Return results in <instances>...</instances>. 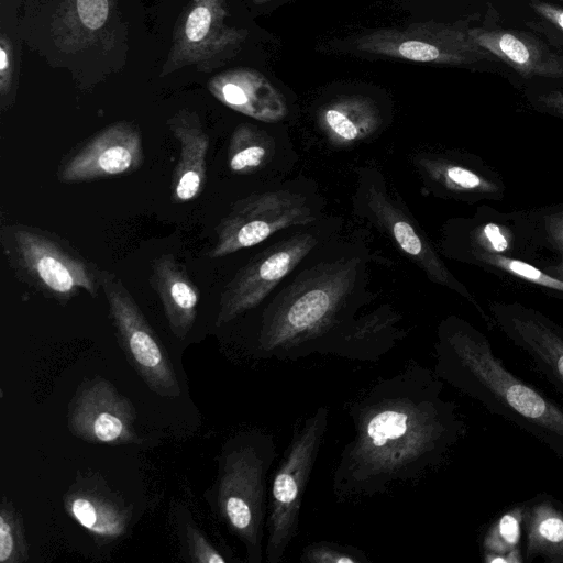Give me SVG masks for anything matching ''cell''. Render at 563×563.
<instances>
[{
  "label": "cell",
  "instance_id": "obj_1",
  "mask_svg": "<svg viewBox=\"0 0 563 563\" xmlns=\"http://www.w3.org/2000/svg\"><path fill=\"white\" fill-rule=\"evenodd\" d=\"M369 254L333 238L313 252L261 306L249 350L260 360L298 361L313 354L375 363L407 335L390 303L360 314L368 290Z\"/></svg>",
  "mask_w": 563,
  "mask_h": 563
},
{
  "label": "cell",
  "instance_id": "obj_2",
  "mask_svg": "<svg viewBox=\"0 0 563 563\" xmlns=\"http://www.w3.org/2000/svg\"><path fill=\"white\" fill-rule=\"evenodd\" d=\"M433 369L412 364L352 401V439L332 475L338 499L373 497L439 466L465 433L454 401Z\"/></svg>",
  "mask_w": 563,
  "mask_h": 563
},
{
  "label": "cell",
  "instance_id": "obj_3",
  "mask_svg": "<svg viewBox=\"0 0 563 563\" xmlns=\"http://www.w3.org/2000/svg\"><path fill=\"white\" fill-rule=\"evenodd\" d=\"M434 358L433 371L441 380L563 460V407L506 367L482 331L459 316L443 318Z\"/></svg>",
  "mask_w": 563,
  "mask_h": 563
},
{
  "label": "cell",
  "instance_id": "obj_4",
  "mask_svg": "<svg viewBox=\"0 0 563 563\" xmlns=\"http://www.w3.org/2000/svg\"><path fill=\"white\" fill-rule=\"evenodd\" d=\"M277 457L274 438L261 430L244 431L227 441L212 490L220 518L242 542L246 560L264 555L268 472Z\"/></svg>",
  "mask_w": 563,
  "mask_h": 563
},
{
  "label": "cell",
  "instance_id": "obj_5",
  "mask_svg": "<svg viewBox=\"0 0 563 563\" xmlns=\"http://www.w3.org/2000/svg\"><path fill=\"white\" fill-rule=\"evenodd\" d=\"M0 242L16 277L51 299L65 303L81 291L96 297L101 290V268L54 232L10 223L2 225Z\"/></svg>",
  "mask_w": 563,
  "mask_h": 563
},
{
  "label": "cell",
  "instance_id": "obj_6",
  "mask_svg": "<svg viewBox=\"0 0 563 563\" xmlns=\"http://www.w3.org/2000/svg\"><path fill=\"white\" fill-rule=\"evenodd\" d=\"M353 211L356 217L388 238L429 280L466 299L485 322L493 325L488 312L450 272L428 234L401 199L388 188L384 175L377 168L364 166L357 169Z\"/></svg>",
  "mask_w": 563,
  "mask_h": 563
},
{
  "label": "cell",
  "instance_id": "obj_7",
  "mask_svg": "<svg viewBox=\"0 0 563 563\" xmlns=\"http://www.w3.org/2000/svg\"><path fill=\"white\" fill-rule=\"evenodd\" d=\"M330 411L319 406L292 432L269 487L264 555L279 563L296 538L306 488L327 433Z\"/></svg>",
  "mask_w": 563,
  "mask_h": 563
},
{
  "label": "cell",
  "instance_id": "obj_8",
  "mask_svg": "<svg viewBox=\"0 0 563 563\" xmlns=\"http://www.w3.org/2000/svg\"><path fill=\"white\" fill-rule=\"evenodd\" d=\"M340 224L321 219L297 227L256 253L224 286L216 325L228 324L260 308L317 247L331 240Z\"/></svg>",
  "mask_w": 563,
  "mask_h": 563
},
{
  "label": "cell",
  "instance_id": "obj_9",
  "mask_svg": "<svg viewBox=\"0 0 563 563\" xmlns=\"http://www.w3.org/2000/svg\"><path fill=\"white\" fill-rule=\"evenodd\" d=\"M321 207L303 189L280 188L236 200L216 228L208 256L221 258L264 242L284 230L321 219Z\"/></svg>",
  "mask_w": 563,
  "mask_h": 563
},
{
  "label": "cell",
  "instance_id": "obj_10",
  "mask_svg": "<svg viewBox=\"0 0 563 563\" xmlns=\"http://www.w3.org/2000/svg\"><path fill=\"white\" fill-rule=\"evenodd\" d=\"M439 246V253L461 263L477 253L533 263L541 250L529 210L501 212L489 206H479L471 217L449 219Z\"/></svg>",
  "mask_w": 563,
  "mask_h": 563
},
{
  "label": "cell",
  "instance_id": "obj_11",
  "mask_svg": "<svg viewBox=\"0 0 563 563\" xmlns=\"http://www.w3.org/2000/svg\"><path fill=\"white\" fill-rule=\"evenodd\" d=\"M100 287L122 346L147 385L162 396L179 395V384L158 338L122 280L100 269Z\"/></svg>",
  "mask_w": 563,
  "mask_h": 563
},
{
  "label": "cell",
  "instance_id": "obj_12",
  "mask_svg": "<svg viewBox=\"0 0 563 563\" xmlns=\"http://www.w3.org/2000/svg\"><path fill=\"white\" fill-rule=\"evenodd\" d=\"M358 46L367 52L421 63L450 65L490 59L492 54L471 37L470 29L457 24L412 26L406 31H382L363 37Z\"/></svg>",
  "mask_w": 563,
  "mask_h": 563
},
{
  "label": "cell",
  "instance_id": "obj_13",
  "mask_svg": "<svg viewBox=\"0 0 563 563\" xmlns=\"http://www.w3.org/2000/svg\"><path fill=\"white\" fill-rule=\"evenodd\" d=\"M424 188L443 199L475 203L503 200L501 176L479 157L457 151H424L411 157Z\"/></svg>",
  "mask_w": 563,
  "mask_h": 563
},
{
  "label": "cell",
  "instance_id": "obj_14",
  "mask_svg": "<svg viewBox=\"0 0 563 563\" xmlns=\"http://www.w3.org/2000/svg\"><path fill=\"white\" fill-rule=\"evenodd\" d=\"M144 159L140 130L129 122L111 124L67 154L57 168L63 184H81L126 175Z\"/></svg>",
  "mask_w": 563,
  "mask_h": 563
},
{
  "label": "cell",
  "instance_id": "obj_15",
  "mask_svg": "<svg viewBox=\"0 0 563 563\" xmlns=\"http://www.w3.org/2000/svg\"><path fill=\"white\" fill-rule=\"evenodd\" d=\"M493 327L525 354L536 369L563 394V327L519 302L490 301Z\"/></svg>",
  "mask_w": 563,
  "mask_h": 563
},
{
  "label": "cell",
  "instance_id": "obj_16",
  "mask_svg": "<svg viewBox=\"0 0 563 563\" xmlns=\"http://www.w3.org/2000/svg\"><path fill=\"white\" fill-rule=\"evenodd\" d=\"M134 410L115 388L103 379L90 382L75 398L69 427L79 438L103 443L134 440Z\"/></svg>",
  "mask_w": 563,
  "mask_h": 563
},
{
  "label": "cell",
  "instance_id": "obj_17",
  "mask_svg": "<svg viewBox=\"0 0 563 563\" xmlns=\"http://www.w3.org/2000/svg\"><path fill=\"white\" fill-rule=\"evenodd\" d=\"M472 40L525 78L563 79V55L534 35L516 30L470 29Z\"/></svg>",
  "mask_w": 563,
  "mask_h": 563
},
{
  "label": "cell",
  "instance_id": "obj_18",
  "mask_svg": "<svg viewBox=\"0 0 563 563\" xmlns=\"http://www.w3.org/2000/svg\"><path fill=\"white\" fill-rule=\"evenodd\" d=\"M169 130L180 148L172 176L170 199L185 203L196 199L205 187L210 139L199 118L186 111L170 120Z\"/></svg>",
  "mask_w": 563,
  "mask_h": 563
},
{
  "label": "cell",
  "instance_id": "obj_19",
  "mask_svg": "<svg viewBox=\"0 0 563 563\" xmlns=\"http://www.w3.org/2000/svg\"><path fill=\"white\" fill-rule=\"evenodd\" d=\"M318 124L330 146L347 148L375 136L384 125V117L372 99L342 96L320 108Z\"/></svg>",
  "mask_w": 563,
  "mask_h": 563
},
{
  "label": "cell",
  "instance_id": "obj_20",
  "mask_svg": "<svg viewBox=\"0 0 563 563\" xmlns=\"http://www.w3.org/2000/svg\"><path fill=\"white\" fill-rule=\"evenodd\" d=\"M150 284L157 294L174 335L185 338L191 330L200 294L186 268L173 254L153 261Z\"/></svg>",
  "mask_w": 563,
  "mask_h": 563
},
{
  "label": "cell",
  "instance_id": "obj_21",
  "mask_svg": "<svg viewBox=\"0 0 563 563\" xmlns=\"http://www.w3.org/2000/svg\"><path fill=\"white\" fill-rule=\"evenodd\" d=\"M525 561L563 563V503L547 493L525 501Z\"/></svg>",
  "mask_w": 563,
  "mask_h": 563
},
{
  "label": "cell",
  "instance_id": "obj_22",
  "mask_svg": "<svg viewBox=\"0 0 563 563\" xmlns=\"http://www.w3.org/2000/svg\"><path fill=\"white\" fill-rule=\"evenodd\" d=\"M236 79L220 88V97L229 107L265 122H277L286 117L287 107L282 95L265 77L247 74Z\"/></svg>",
  "mask_w": 563,
  "mask_h": 563
},
{
  "label": "cell",
  "instance_id": "obj_23",
  "mask_svg": "<svg viewBox=\"0 0 563 563\" xmlns=\"http://www.w3.org/2000/svg\"><path fill=\"white\" fill-rule=\"evenodd\" d=\"M525 501L500 511L479 538V550L485 563H523Z\"/></svg>",
  "mask_w": 563,
  "mask_h": 563
},
{
  "label": "cell",
  "instance_id": "obj_24",
  "mask_svg": "<svg viewBox=\"0 0 563 563\" xmlns=\"http://www.w3.org/2000/svg\"><path fill=\"white\" fill-rule=\"evenodd\" d=\"M274 151V141L265 131L252 124H241L229 141L228 167L238 175L257 173L271 162Z\"/></svg>",
  "mask_w": 563,
  "mask_h": 563
},
{
  "label": "cell",
  "instance_id": "obj_25",
  "mask_svg": "<svg viewBox=\"0 0 563 563\" xmlns=\"http://www.w3.org/2000/svg\"><path fill=\"white\" fill-rule=\"evenodd\" d=\"M66 507L77 522L99 537L114 538L124 532L125 516L112 501L81 493L70 496Z\"/></svg>",
  "mask_w": 563,
  "mask_h": 563
},
{
  "label": "cell",
  "instance_id": "obj_26",
  "mask_svg": "<svg viewBox=\"0 0 563 563\" xmlns=\"http://www.w3.org/2000/svg\"><path fill=\"white\" fill-rule=\"evenodd\" d=\"M463 263L522 280L543 289L550 296L563 299V280L547 273L532 262L497 254L477 253L468 256Z\"/></svg>",
  "mask_w": 563,
  "mask_h": 563
},
{
  "label": "cell",
  "instance_id": "obj_27",
  "mask_svg": "<svg viewBox=\"0 0 563 563\" xmlns=\"http://www.w3.org/2000/svg\"><path fill=\"white\" fill-rule=\"evenodd\" d=\"M29 545L22 519L5 497L0 508V562L21 563L27 561Z\"/></svg>",
  "mask_w": 563,
  "mask_h": 563
},
{
  "label": "cell",
  "instance_id": "obj_28",
  "mask_svg": "<svg viewBox=\"0 0 563 563\" xmlns=\"http://www.w3.org/2000/svg\"><path fill=\"white\" fill-rule=\"evenodd\" d=\"M541 249L563 254V205L529 210Z\"/></svg>",
  "mask_w": 563,
  "mask_h": 563
},
{
  "label": "cell",
  "instance_id": "obj_29",
  "mask_svg": "<svg viewBox=\"0 0 563 563\" xmlns=\"http://www.w3.org/2000/svg\"><path fill=\"white\" fill-rule=\"evenodd\" d=\"M302 563H368L366 553L356 547L332 541L309 543L300 553Z\"/></svg>",
  "mask_w": 563,
  "mask_h": 563
},
{
  "label": "cell",
  "instance_id": "obj_30",
  "mask_svg": "<svg viewBox=\"0 0 563 563\" xmlns=\"http://www.w3.org/2000/svg\"><path fill=\"white\" fill-rule=\"evenodd\" d=\"M186 544L190 561L199 563H225L224 558L206 538L192 526L186 527Z\"/></svg>",
  "mask_w": 563,
  "mask_h": 563
},
{
  "label": "cell",
  "instance_id": "obj_31",
  "mask_svg": "<svg viewBox=\"0 0 563 563\" xmlns=\"http://www.w3.org/2000/svg\"><path fill=\"white\" fill-rule=\"evenodd\" d=\"M77 10L81 22L89 29L101 27L108 16L107 0H77Z\"/></svg>",
  "mask_w": 563,
  "mask_h": 563
},
{
  "label": "cell",
  "instance_id": "obj_32",
  "mask_svg": "<svg viewBox=\"0 0 563 563\" xmlns=\"http://www.w3.org/2000/svg\"><path fill=\"white\" fill-rule=\"evenodd\" d=\"M211 23L210 11L206 7H197L188 16L186 35L192 42L201 41L209 31Z\"/></svg>",
  "mask_w": 563,
  "mask_h": 563
},
{
  "label": "cell",
  "instance_id": "obj_33",
  "mask_svg": "<svg viewBox=\"0 0 563 563\" xmlns=\"http://www.w3.org/2000/svg\"><path fill=\"white\" fill-rule=\"evenodd\" d=\"M530 8L563 33V8L541 0H530Z\"/></svg>",
  "mask_w": 563,
  "mask_h": 563
},
{
  "label": "cell",
  "instance_id": "obj_34",
  "mask_svg": "<svg viewBox=\"0 0 563 563\" xmlns=\"http://www.w3.org/2000/svg\"><path fill=\"white\" fill-rule=\"evenodd\" d=\"M536 104L541 110L563 119V90H551L539 93Z\"/></svg>",
  "mask_w": 563,
  "mask_h": 563
},
{
  "label": "cell",
  "instance_id": "obj_35",
  "mask_svg": "<svg viewBox=\"0 0 563 563\" xmlns=\"http://www.w3.org/2000/svg\"><path fill=\"white\" fill-rule=\"evenodd\" d=\"M547 273L563 280V254L559 255L558 260L553 263L540 265Z\"/></svg>",
  "mask_w": 563,
  "mask_h": 563
},
{
  "label": "cell",
  "instance_id": "obj_36",
  "mask_svg": "<svg viewBox=\"0 0 563 563\" xmlns=\"http://www.w3.org/2000/svg\"><path fill=\"white\" fill-rule=\"evenodd\" d=\"M5 67H7V54H5V51L3 48H1V52H0V69H1V71H4Z\"/></svg>",
  "mask_w": 563,
  "mask_h": 563
},
{
  "label": "cell",
  "instance_id": "obj_37",
  "mask_svg": "<svg viewBox=\"0 0 563 563\" xmlns=\"http://www.w3.org/2000/svg\"><path fill=\"white\" fill-rule=\"evenodd\" d=\"M563 1V0H562Z\"/></svg>",
  "mask_w": 563,
  "mask_h": 563
}]
</instances>
